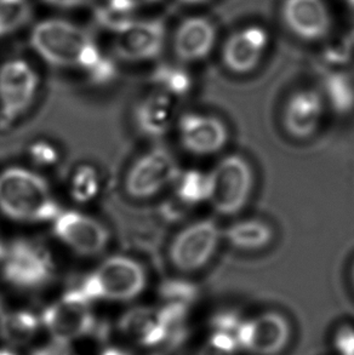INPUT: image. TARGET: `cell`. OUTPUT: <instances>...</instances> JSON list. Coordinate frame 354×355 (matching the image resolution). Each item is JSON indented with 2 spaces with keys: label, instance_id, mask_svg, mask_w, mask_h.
I'll return each mask as SVG.
<instances>
[{
  "label": "cell",
  "instance_id": "52a82bcc",
  "mask_svg": "<svg viewBox=\"0 0 354 355\" xmlns=\"http://www.w3.org/2000/svg\"><path fill=\"white\" fill-rule=\"evenodd\" d=\"M180 170L171 153L151 148L131 163L124 176V192L134 200H149L173 187Z\"/></svg>",
  "mask_w": 354,
  "mask_h": 355
},
{
  "label": "cell",
  "instance_id": "f35d334b",
  "mask_svg": "<svg viewBox=\"0 0 354 355\" xmlns=\"http://www.w3.org/2000/svg\"><path fill=\"white\" fill-rule=\"evenodd\" d=\"M3 313H4V303H3V300L0 297V317L3 315Z\"/></svg>",
  "mask_w": 354,
  "mask_h": 355
},
{
  "label": "cell",
  "instance_id": "5b68a950",
  "mask_svg": "<svg viewBox=\"0 0 354 355\" xmlns=\"http://www.w3.org/2000/svg\"><path fill=\"white\" fill-rule=\"evenodd\" d=\"M91 304L76 288H68L61 297L45 307L40 314L42 325L53 341L72 343L84 337L105 341L108 327L97 320Z\"/></svg>",
  "mask_w": 354,
  "mask_h": 355
},
{
  "label": "cell",
  "instance_id": "ffe728a7",
  "mask_svg": "<svg viewBox=\"0 0 354 355\" xmlns=\"http://www.w3.org/2000/svg\"><path fill=\"white\" fill-rule=\"evenodd\" d=\"M40 327V315L29 309L4 312L0 317V338L11 346H24L33 341Z\"/></svg>",
  "mask_w": 354,
  "mask_h": 355
},
{
  "label": "cell",
  "instance_id": "2e32d148",
  "mask_svg": "<svg viewBox=\"0 0 354 355\" xmlns=\"http://www.w3.org/2000/svg\"><path fill=\"white\" fill-rule=\"evenodd\" d=\"M268 46V34L259 26L237 31L226 40L222 62L235 74H248L258 68Z\"/></svg>",
  "mask_w": 354,
  "mask_h": 355
},
{
  "label": "cell",
  "instance_id": "b9f144b4",
  "mask_svg": "<svg viewBox=\"0 0 354 355\" xmlns=\"http://www.w3.org/2000/svg\"><path fill=\"white\" fill-rule=\"evenodd\" d=\"M352 35H353V37H354V32H353V33H352Z\"/></svg>",
  "mask_w": 354,
  "mask_h": 355
},
{
  "label": "cell",
  "instance_id": "44dd1931",
  "mask_svg": "<svg viewBox=\"0 0 354 355\" xmlns=\"http://www.w3.org/2000/svg\"><path fill=\"white\" fill-rule=\"evenodd\" d=\"M321 85L326 106L340 116H347L354 111V79L350 74L331 71L324 76Z\"/></svg>",
  "mask_w": 354,
  "mask_h": 355
},
{
  "label": "cell",
  "instance_id": "cb8c5ba5",
  "mask_svg": "<svg viewBox=\"0 0 354 355\" xmlns=\"http://www.w3.org/2000/svg\"><path fill=\"white\" fill-rule=\"evenodd\" d=\"M31 15L29 0H0V37L24 27Z\"/></svg>",
  "mask_w": 354,
  "mask_h": 355
},
{
  "label": "cell",
  "instance_id": "d590c367",
  "mask_svg": "<svg viewBox=\"0 0 354 355\" xmlns=\"http://www.w3.org/2000/svg\"><path fill=\"white\" fill-rule=\"evenodd\" d=\"M182 4L187 5H196V4H203V3H205L208 0H180Z\"/></svg>",
  "mask_w": 354,
  "mask_h": 355
},
{
  "label": "cell",
  "instance_id": "e575fe53",
  "mask_svg": "<svg viewBox=\"0 0 354 355\" xmlns=\"http://www.w3.org/2000/svg\"><path fill=\"white\" fill-rule=\"evenodd\" d=\"M100 355H133L129 352L124 351L118 347H107Z\"/></svg>",
  "mask_w": 354,
  "mask_h": 355
},
{
  "label": "cell",
  "instance_id": "8992f818",
  "mask_svg": "<svg viewBox=\"0 0 354 355\" xmlns=\"http://www.w3.org/2000/svg\"><path fill=\"white\" fill-rule=\"evenodd\" d=\"M209 178V202L217 214L233 216L244 210L254 188V173L244 157L226 155L212 168Z\"/></svg>",
  "mask_w": 354,
  "mask_h": 355
},
{
  "label": "cell",
  "instance_id": "d6986e66",
  "mask_svg": "<svg viewBox=\"0 0 354 355\" xmlns=\"http://www.w3.org/2000/svg\"><path fill=\"white\" fill-rule=\"evenodd\" d=\"M226 241L235 249L258 251L264 249L274 238L272 227L256 218L235 222L222 232Z\"/></svg>",
  "mask_w": 354,
  "mask_h": 355
},
{
  "label": "cell",
  "instance_id": "4316f807",
  "mask_svg": "<svg viewBox=\"0 0 354 355\" xmlns=\"http://www.w3.org/2000/svg\"><path fill=\"white\" fill-rule=\"evenodd\" d=\"M97 178L91 168L78 170L72 181V194L79 202H87L95 197L97 192Z\"/></svg>",
  "mask_w": 354,
  "mask_h": 355
},
{
  "label": "cell",
  "instance_id": "83f0119b",
  "mask_svg": "<svg viewBox=\"0 0 354 355\" xmlns=\"http://www.w3.org/2000/svg\"><path fill=\"white\" fill-rule=\"evenodd\" d=\"M354 53V37L352 33L346 38L329 44L324 51V60L328 64L342 66L351 61Z\"/></svg>",
  "mask_w": 354,
  "mask_h": 355
},
{
  "label": "cell",
  "instance_id": "30bf717a",
  "mask_svg": "<svg viewBox=\"0 0 354 355\" xmlns=\"http://www.w3.org/2000/svg\"><path fill=\"white\" fill-rule=\"evenodd\" d=\"M115 29L113 49L117 58L141 62L158 58L165 43L167 29L162 19L112 21L103 19Z\"/></svg>",
  "mask_w": 354,
  "mask_h": 355
},
{
  "label": "cell",
  "instance_id": "8fae6325",
  "mask_svg": "<svg viewBox=\"0 0 354 355\" xmlns=\"http://www.w3.org/2000/svg\"><path fill=\"white\" fill-rule=\"evenodd\" d=\"M39 78L24 60H10L0 67V124L8 126L33 105Z\"/></svg>",
  "mask_w": 354,
  "mask_h": 355
},
{
  "label": "cell",
  "instance_id": "d4e9b609",
  "mask_svg": "<svg viewBox=\"0 0 354 355\" xmlns=\"http://www.w3.org/2000/svg\"><path fill=\"white\" fill-rule=\"evenodd\" d=\"M158 295L162 303L181 304L192 308L199 297V288L196 284L185 279H168L160 284Z\"/></svg>",
  "mask_w": 354,
  "mask_h": 355
},
{
  "label": "cell",
  "instance_id": "e0dca14e",
  "mask_svg": "<svg viewBox=\"0 0 354 355\" xmlns=\"http://www.w3.org/2000/svg\"><path fill=\"white\" fill-rule=\"evenodd\" d=\"M216 28L210 19L193 16L182 21L174 37V51L181 62H198L215 46Z\"/></svg>",
  "mask_w": 354,
  "mask_h": 355
},
{
  "label": "cell",
  "instance_id": "d6a6232c",
  "mask_svg": "<svg viewBox=\"0 0 354 355\" xmlns=\"http://www.w3.org/2000/svg\"><path fill=\"white\" fill-rule=\"evenodd\" d=\"M32 155L38 163L51 164L56 160V152L53 150V147H49L48 144H38L32 149Z\"/></svg>",
  "mask_w": 354,
  "mask_h": 355
},
{
  "label": "cell",
  "instance_id": "f1b7e54d",
  "mask_svg": "<svg viewBox=\"0 0 354 355\" xmlns=\"http://www.w3.org/2000/svg\"><path fill=\"white\" fill-rule=\"evenodd\" d=\"M245 318L235 309H224L215 313L209 322L210 331L226 332L237 337L242 322Z\"/></svg>",
  "mask_w": 354,
  "mask_h": 355
},
{
  "label": "cell",
  "instance_id": "8d00e7d4",
  "mask_svg": "<svg viewBox=\"0 0 354 355\" xmlns=\"http://www.w3.org/2000/svg\"><path fill=\"white\" fill-rule=\"evenodd\" d=\"M0 355H16L14 352L9 351V349H0Z\"/></svg>",
  "mask_w": 354,
  "mask_h": 355
},
{
  "label": "cell",
  "instance_id": "277c9868",
  "mask_svg": "<svg viewBox=\"0 0 354 355\" xmlns=\"http://www.w3.org/2000/svg\"><path fill=\"white\" fill-rule=\"evenodd\" d=\"M0 275L11 288L35 293L55 280L56 263L51 251L43 243L19 238L5 245L0 259Z\"/></svg>",
  "mask_w": 354,
  "mask_h": 355
},
{
  "label": "cell",
  "instance_id": "836d02e7",
  "mask_svg": "<svg viewBox=\"0 0 354 355\" xmlns=\"http://www.w3.org/2000/svg\"><path fill=\"white\" fill-rule=\"evenodd\" d=\"M49 4L61 8H79L84 5L90 4L92 0H45Z\"/></svg>",
  "mask_w": 354,
  "mask_h": 355
},
{
  "label": "cell",
  "instance_id": "484cf974",
  "mask_svg": "<svg viewBox=\"0 0 354 355\" xmlns=\"http://www.w3.org/2000/svg\"><path fill=\"white\" fill-rule=\"evenodd\" d=\"M240 352L235 335L226 332L210 331L205 343L196 355H237Z\"/></svg>",
  "mask_w": 354,
  "mask_h": 355
},
{
  "label": "cell",
  "instance_id": "ba28073f",
  "mask_svg": "<svg viewBox=\"0 0 354 355\" xmlns=\"http://www.w3.org/2000/svg\"><path fill=\"white\" fill-rule=\"evenodd\" d=\"M222 231L214 220H198L177 232L168 248V259L181 273H194L214 257Z\"/></svg>",
  "mask_w": 354,
  "mask_h": 355
},
{
  "label": "cell",
  "instance_id": "9a60e30c",
  "mask_svg": "<svg viewBox=\"0 0 354 355\" xmlns=\"http://www.w3.org/2000/svg\"><path fill=\"white\" fill-rule=\"evenodd\" d=\"M326 103L321 92L301 89L290 95L283 108V126L297 139H307L321 128Z\"/></svg>",
  "mask_w": 354,
  "mask_h": 355
},
{
  "label": "cell",
  "instance_id": "7402d4cb",
  "mask_svg": "<svg viewBox=\"0 0 354 355\" xmlns=\"http://www.w3.org/2000/svg\"><path fill=\"white\" fill-rule=\"evenodd\" d=\"M174 196L182 207H196L209 202L210 178L209 173L191 168L180 171L173 184Z\"/></svg>",
  "mask_w": 354,
  "mask_h": 355
},
{
  "label": "cell",
  "instance_id": "4fadbf2b",
  "mask_svg": "<svg viewBox=\"0 0 354 355\" xmlns=\"http://www.w3.org/2000/svg\"><path fill=\"white\" fill-rule=\"evenodd\" d=\"M177 137L182 148L196 157L220 153L228 142V129L217 116L188 112L176 121Z\"/></svg>",
  "mask_w": 354,
  "mask_h": 355
},
{
  "label": "cell",
  "instance_id": "ac0fdd59",
  "mask_svg": "<svg viewBox=\"0 0 354 355\" xmlns=\"http://www.w3.org/2000/svg\"><path fill=\"white\" fill-rule=\"evenodd\" d=\"M175 121V98L153 90L135 106L134 123L144 137L159 139L171 129Z\"/></svg>",
  "mask_w": 354,
  "mask_h": 355
},
{
  "label": "cell",
  "instance_id": "1f68e13d",
  "mask_svg": "<svg viewBox=\"0 0 354 355\" xmlns=\"http://www.w3.org/2000/svg\"><path fill=\"white\" fill-rule=\"evenodd\" d=\"M31 355H79L73 351L71 343L51 341L49 345L34 349Z\"/></svg>",
  "mask_w": 354,
  "mask_h": 355
},
{
  "label": "cell",
  "instance_id": "6da1fadb",
  "mask_svg": "<svg viewBox=\"0 0 354 355\" xmlns=\"http://www.w3.org/2000/svg\"><path fill=\"white\" fill-rule=\"evenodd\" d=\"M34 50L55 67L78 68L94 84L112 82L115 64L101 53L90 34L63 19H45L31 35Z\"/></svg>",
  "mask_w": 354,
  "mask_h": 355
},
{
  "label": "cell",
  "instance_id": "7c38bea8",
  "mask_svg": "<svg viewBox=\"0 0 354 355\" xmlns=\"http://www.w3.org/2000/svg\"><path fill=\"white\" fill-rule=\"evenodd\" d=\"M290 338L292 325L287 318L273 311L245 318L237 334L240 351L251 355H280Z\"/></svg>",
  "mask_w": 354,
  "mask_h": 355
},
{
  "label": "cell",
  "instance_id": "3957f363",
  "mask_svg": "<svg viewBox=\"0 0 354 355\" xmlns=\"http://www.w3.org/2000/svg\"><path fill=\"white\" fill-rule=\"evenodd\" d=\"M149 285V273L139 259L113 254L102 259L73 288L91 303L130 302L142 295Z\"/></svg>",
  "mask_w": 354,
  "mask_h": 355
},
{
  "label": "cell",
  "instance_id": "ab89813d",
  "mask_svg": "<svg viewBox=\"0 0 354 355\" xmlns=\"http://www.w3.org/2000/svg\"><path fill=\"white\" fill-rule=\"evenodd\" d=\"M346 1H347V3H348V4L352 6V8H354V0H346Z\"/></svg>",
  "mask_w": 354,
  "mask_h": 355
},
{
  "label": "cell",
  "instance_id": "9c48e42d",
  "mask_svg": "<svg viewBox=\"0 0 354 355\" xmlns=\"http://www.w3.org/2000/svg\"><path fill=\"white\" fill-rule=\"evenodd\" d=\"M50 223L55 238L78 256H100L110 245L108 228L85 212L61 210Z\"/></svg>",
  "mask_w": 354,
  "mask_h": 355
},
{
  "label": "cell",
  "instance_id": "74e56055",
  "mask_svg": "<svg viewBox=\"0 0 354 355\" xmlns=\"http://www.w3.org/2000/svg\"><path fill=\"white\" fill-rule=\"evenodd\" d=\"M4 250H5V244L3 243V240H1V238H0V259H1V256H3V254H4Z\"/></svg>",
  "mask_w": 354,
  "mask_h": 355
},
{
  "label": "cell",
  "instance_id": "5bb4252c",
  "mask_svg": "<svg viewBox=\"0 0 354 355\" xmlns=\"http://www.w3.org/2000/svg\"><path fill=\"white\" fill-rule=\"evenodd\" d=\"M282 19L295 37L306 42L326 38L332 27L326 0H284Z\"/></svg>",
  "mask_w": 354,
  "mask_h": 355
},
{
  "label": "cell",
  "instance_id": "4dcf8cb0",
  "mask_svg": "<svg viewBox=\"0 0 354 355\" xmlns=\"http://www.w3.org/2000/svg\"><path fill=\"white\" fill-rule=\"evenodd\" d=\"M159 0H108V8L110 14H125L140 6L146 4H152Z\"/></svg>",
  "mask_w": 354,
  "mask_h": 355
},
{
  "label": "cell",
  "instance_id": "7a4b0ae2",
  "mask_svg": "<svg viewBox=\"0 0 354 355\" xmlns=\"http://www.w3.org/2000/svg\"><path fill=\"white\" fill-rule=\"evenodd\" d=\"M61 211L48 181L34 170L9 166L0 171V212L21 223L51 222Z\"/></svg>",
  "mask_w": 354,
  "mask_h": 355
},
{
  "label": "cell",
  "instance_id": "603a6c76",
  "mask_svg": "<svg viewBox=\"0 0 354 355\" xmlns=\"http://www.w3.org/2000/svg\"><path fill=\"white\" fill-rule=\"evenodd\" d=\"M152 83L157 90L168 94L175 100L189 94L193 85L191 74L177 66H162L155 69Z\"/></svg>",
  "mask_w": 354,
  "mask_h": 355
},
{
  "label": "cell",
  "instance_id": "60d3db41",
  "mask_svg": "<svg viewBox=\"0 0 354 355\" xmlns=\"http://www.w3.org/2000/svg\"><path fill=\"white\" fill-rule=\"evenodd\" d=\"M352 280H353V284H354V266H353V268H352Z\"/></svg>",
  "mask_w": 354,
  "mask_h": 355
},
{
  "label": "cell",
  "instance_id": "f546056e",
  "mask_svg": "<svg viewBox=\"0 0 354 355\" xmlns=\"http://www.w3.org/2000/svg\"><path fill=\"white\" fill-rule=\"evenodd\" d=\"M332 345L339 355H354V327H341L334 335Z\"/></svg>",
  "mask_w": 354,
  "mask_h": 355
}]
</instances>
